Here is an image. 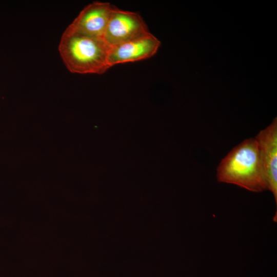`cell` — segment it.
<instances>
[{"mask_svg": "<svg viewBox=\"0 0 277 277\" xmlns=\"http://www.w3.org/2000/svg\"><path fill=\"white\" fill-rule=\"evenodd\" d=\"M217 180L249 191L267 190L264 169L256 140L245 139L222 159L217 168Z\"/></svg>", "mask_w": 277, "mask_h": 277, "instance_id": "obj_1", "label": "cell"}, {"mask_svg": "<svg viewBox=\"0 0 277 277\" xmlns=\"http://www.w3.org/2000/svg\"><path fill=\"white\" fill-rule=\"evenodd\" d=\"M160 42L151 33L144 37L111 47L108 63L110 68L120 64L151 57L157 52Z\"/></svg>", "mask_w": 277, "mask_h": 277, "instance_id": "obj_5", "label": "cell"}, {"mask_svg": "<svg viewBox=\"0 0 277 277\" xmlns=\"http://www.w3.org/2000/svg\"><path fill=\"white\" fill-rule=\"evenodd\" d=\"M110 48L103 37L82 33L69 25L62 35L58 50L71 72L101 74L110 68Z\"/></svg>", "mask_w": 277, "mask_h": 277, "instance_id": "obj_2", "label": "cell"}, {"mask_svg": "<svg viewBox=\"0 0 277 277\" xmlns=\"http://www.w3.org/2000/svg\"><path fill=\"white\" fill-rule=\"evenodd\" d=\"M150 33L138 13L121 10L114 6L103 38L108 45L113 47Z\"/></svg>", "mask_w": 277, "mask_h": 277, "instance_id": "obj_3", "label": "cell"}, {"mask_svg": "<svg viewBox=\"0 0 277 277\" xmlns=\"http://www.w3.org/2000/svg\"><path fill=\"white\" fill-rule=\"evenodd\" d=\"M257 141L262 161L267 190H270L277 204V121L260 131L254 137Z\"/></svg>", "mask_w": 277, "mask_h": 277, "instance_id": "obj_4", "label": "cell"}, {"mask_svg": "<svg viewBox=\"0 0 277 277\" xmlns=\"http://www.w3.org/2000/svg\"><path fill=\"white\" fill-rule=\"evenodd\" d=\"M113 6L109 3H92L80 12L70 26L82 33L103 38Z\"/></svg>", "mask_w": 277, "mask_h": 277, "instance_id": "obj_6", "label": "cell"}]
</instances>
